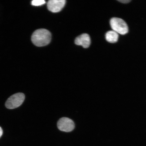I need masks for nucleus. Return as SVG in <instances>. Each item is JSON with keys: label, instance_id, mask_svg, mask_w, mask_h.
Wrapping results in <instances>:
<instances>
[{"label": "nucleus", "instance_id": "f257e3e1", "mask_svg": "<svg viewBox=\"0 0 146 146\" xmlns=\"http://www.w3.org/2000/svg\"><path fill=\"white\" fill-rule=\"evenodd\" d=\"M52 35L50 31L45 29L36 30L33 33L32 41L34 44L38 47L47 45L50 43Z\"/></svg>", "mask_w": 146, "mask_h": 146}, {"label": "nucleus", "instance_id": "f03ea898", "mask_svg": "<svg viewBox=\"0 0 146 146\" xmlns=\"http://www.w3.org/2000/svg\"><path fill=\"white\" fill-rule=\"evenodd\" d=\"M110 24L113 31L122 35L128 32V27L126 23L121 18H113L111 19Z\"/></svg>", "mask_w": 146, "mask_h": 146}, {"label": "nucleus", "instance_id": "7ed1b4c3", "mask_svg": "<svg viewBox=\"0 0 146 146\" xmlns=\"http://www.w3.org/2000/svg\"><path fill=\"white\" fill-rule=\"evenodd\" d=\"M25 100V94L22 93H18L13 95L7 100L5 105L7 108L14 109L21 106Z\"/></svg>", "mask_w": 146, "mask_h": 146}, {"label": "nucleus", "instance_id": "20e7f679", "mask_svg": "<svg viewBox=\"0 0 146 146\" xmlns=\"http://www.w3.org/2000/svg\"><path fill=\"white\" fill-rule=\"evenodd\" d=\"M57 127L60 131L69 132L74 130L75 124L70 119L64 117L60 118L57 123Z\"/></svg>", "mask_w": 146, "mask_h": 146}, {"label": "nucleus", "instance_id": "39448f33", "mask_svg": "<svg viewBox=\"0 0 146 146\" xmlns=\"http://www.w3.org/2000/svg\"><path fill=\"white\" fill-rule=\"evenodd\" d=\"M65 3L64 0H50L47 3V8L52 12H58L63 8Z\"/></svg>", "mask_w": 146, "mask_h": 146}, {"label": "nucleus", "instance_id": "423d86ee", "mask_svg": "<svg viewBox=\"0 0 146 146\" xmlns=\"http://www.w3.org/2000/svg\"><path fill=\"white\" fill-rule=\"evenodd\" d=\"M74 42L76 45H81L84 48H88L91 44L90 36L87 34H82L76 38Z\"/></svg>", "mask_w": 146, "mask_h": 146}, {"label": "nucleus", "instance_id": "0eeeda50", "mask_svg": "<svg viewBox=\"0 0 146 146\" xmlns=\"http://www.w3.org/2000/svg\"><path fill=\"white\" fill-rule=\"evenodd\" d=\"M119 36L117 33L113 31L108 32L106 34V39L108 42L111 43H115L118 41Z\"/></svg>", "mask_w": 146, "mask_h": 146}, {"label": "nucleus", "instance_id": "6e6552de", "mask_svg": "<svg viewBox=\"0 0 146 146\" xmlns=\"http://www.w3.org/2000/svg\"><path fill=\"white\" fill-rule=\"evenodd\" d=\"M45 3V1L44 0H34L32 2V5L34 6H39Z\"/></svg>", "mask_w": 146, "mask_h": 146}, {"label": "nucleus", "instance_id": "1a4fd4ad", "mask_svg": "<svg viewBox=\"0 0 146 146\" xmlns=\"http://www.w3.org/2000/svg\"><path fill=\"white\" fill-rule=\"evenodd\" d=\"M118 1L122 3H128L131 1L129 0H121V1Z\"/></svg>", "mask_w": 146, "mask_h": 146}, {"label": "nucleus", "instance_id": "9d476101", "mask_svg": "<svg viewBox=\"0 0 146 146\" xmlns=\"http://www.w3.org/2000/svg\"><path fill=\"white\" fill-rule=\"evenodd\" d=\"M3 129L1 128V127H0V138H1L2 136L3 135Z\"/></svg>", "mask_w": 146, "mask_h": 146}]
</instances>
